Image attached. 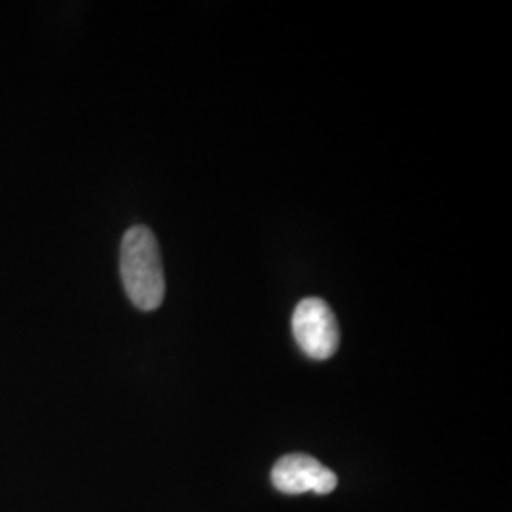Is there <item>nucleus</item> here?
<instances>
[{"instance_id":"1","label":"nucleus","mask_w":512,"mask_h":512,"mask_svg":"<svg viewBox=\"0 0 512 512\" xmlns=\"http://www.w3.org/2000/svg\"><path fill=\"white\" fill-rule=\"evenodd\" d=\"M120 275L131 304L141 311L158 310L164 302V262L158 239L147 226H133L120 247Z\"/></svg>"},{"instance_id":"2","label":"nucleus","mask_w":512,"mask_h":512,"mask_svg":"<svg viewBox=\"0 0 512 512\" xmlns=\"http://www.w3.org/2000/svg\"><path fill=\"white\" fill-rule=\"evenodd\" d=\"M293 334L300 349L315 361H327L340 348V329L329 304L304 298L293 313Z\"/></svg>"},{"instance_id":"3","label":"nucleus","mask_w":512,"mask_h":512,"mask_svg":"<svg viewBox=\"0 0 512 512\" xmlns=\"http://www.w3.org/2000/svg\"><path fill=\"white\" fill-rule=\"evenodd\" d=\"M272 484L279 492L300 495L306 492L325 495L334 492L338 476L306 454H291L279 459L272 469Z\"/></svg>"}]
</instances>
